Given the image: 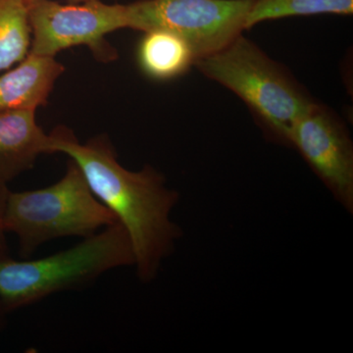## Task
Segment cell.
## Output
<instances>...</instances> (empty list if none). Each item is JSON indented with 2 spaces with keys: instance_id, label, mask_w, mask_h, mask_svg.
Returning <instances> with one entry per match:
<instances>
[{
  "instance_id": "1",
  "label": "cell",
  "mask_w": 353,
  "mask_h": 353,
  "mask_svg": "<svg viewBox=\"0 0 353 353\" xmlns=\"http://www.w3.org/2000/svg\"><path fill=\"white\" fill-rule=\"evenodd\" d=\"M50 138V154L63 153L73 160L95 197L126 230L139 280L153 282L183 236L181 227L172 220L180 201L179 192L150 165L139 171L122 166L104 134L80 143L73 131L58 127Z\"/></svg>"
},
{
  "instance_id": "2",
  "label": "cell",
  "mask_w": 353,
  "mask_h": 353,
  "mask_svg": "<svg viewBox=\"0 0 353 353\" xmlns=\"http://www.w3.org/2000/svg\"><path fill=\"white\" fill-rule=\"evenodd\" d=\"M194 67L245 102L264 134L280 145L289 146L294 123L318 102L284 65L243 34Z\"/></svg>"
},
{
  "instance_id": "3",
  "label": "cell",
  "mask_w": 353,
  "mask_h": 353,
  "mask_svg": "<svg viewBox=\"0 0 353 353\" xmlns=\"http://www.w3.org/2000/svg\"><path fill=\"white\" fill-rule=\"evenodd\" d=\"M134 263L131 240L116 222L50 256L0 257V303L10 313L55 294L82 290L108 272Z\"/></svg>"
},
{
  "instance_id": "4",
  "label": "cell",
  "mask_w": 353,
  "mask_h": 353,
  "mask_svg": "<svg viewBox=\"0 0 353 353\" xmlns=\"http://www.w3.org/2000/svg\"><path fill=\"white\" fill-rule=\"evenodd\" d=\"M116 222L72 159L63 176L50 187L9 190L2 217L4 231L15 234L23 257H29L48 241L67 236L88 238Z\"/></svg>"
},
{
  "instance_id": "5",
  "label": "cell",
  "mask_w": 353,
  "mask_h": 353,
  "mask_svg": "<svg viewBox=\"0 0 353 353\" xmlns=\"http://www.w3.org/2000/svg\"><path fill=\"white\" fill-rule=\"evenodd\" d=\"M253 1L137 0L125 4L127 29L173 32L190 44L199 60L222 50L245 31Z\"/></svg>"
},
{
  "instance_id": "6",
  "label": "cell",
  "mask_w": 353,
  "mask_h": 353,
  "mask_svg": "<svg viewBox=\"0 0 353 353\" xmlns=\"http://www.w3.org/2000/svg\"><path fill=\"white\" fill-rule=\"evenodd\" d=\"M27 6L31 27L29 52L32 54L55 57L61 51L83 46L102 63L117 59V50L106 37L127 29L125 4L104 3L101 0L66 4L34 0L27 2Z\"/></svg>"
},
{
  "instance_id": "7",
  "label": "cell",
  "mask_w": 353,
  "mask_h": 353,
  "mask_svg": "<svg viewBox=\"0 0 353 353\" xmlns=\"http://www.w3.org/2000/svg\"><path fill=\"white\" fill-rule=\"evenodd\" d=\"M289 146L301 153L334 199L352 213L353 145L341 118L317 102L294 123Z\"/></svg>"
},
{
  "instance_id": "8",
  "label": "cell",
  "mask_w": 353,
  "mask_h": 353,
  "mask_svg": "<svg viewBox=\"0 0 353 353\" xmlns=\"http://www.w3.org/2000/svg\"><path fill=\"white\" fill-rule=\"evenodd\" d=\"M64 65L55 57L29 52L27 57L0 74V112L34 110L48 104Z\"/></svg>"
},
{
  "instance_id": "9",
  "label": "cell",
  "mask_w": 353,
  "mask_h": 353,
  "mask_svg": "<svg viewBox=\"0 0 353 353\" xmlns=\"http://www.w3.org/2000/svg\"><path fill=\"white\" fill-rule=\"evenodd\" d=\"M50 134L39 126L34 110L0 112V183L7 185L50 154Z\"/></svg>"
},
{
  "instance_id": "10",
  "label": "cell",
  "mask_w": 353,
  "mask_h": 353,
  "mask_svg": "<svg viewBox=\"0 0 353 353\" xmlns=\"http://www.w3.org/2000/svg\"><path fill=\"white\" fill-rule=\"evenodd\" d=\"M143 32L137 46V63L150 80L168 82L194 67L196 55L185 39L163 30Z\"/></svg>"
},
{
  "instance_id": "11",
  "label": "cell",
  "mask_w": 353,
  "mask_h": 353,
  "mask_svg": "<svg viewBox=\"0 0 353 353\" xmlns=\"http://www.w3.org/2000/svg\"><path fill=\"white\" fill-rule=\"evenodd\" d=\"M31 48L25 0H0V74L22 61Z\"/></svg>"
},
{
  "instance_id": "12",
  "label": "cell",
  "mask_w": 353,
  "mask_h": 353,
  "mask_svg": "<svg viewBox=\"0 0 353 353\" xmlns=\"http://www.w3.org/2000/svg\"><path fill=\"white\" fill-rule=\"evenodd\" d=\"M353 0H254L245 22V31L265 21L299 16L352 15Z\"/></svg>"
},
{
  "instance_id": "13",
  "label": "cell",
  "mask_w": 353,
  "mask_h": 353,
  "mask_svg": "<svg viewBox=\"0 0 353 353\" xmlns=\"http://www.w3.org/2000/svg\"><path fill=\"white\" fill-rule=\"evenodd\" d=\"M8 192L7 185L0 183V257L9 256V246L6 241V233L4 231L3 225H2V217H3Z\"/></svg>"
},
{
  "instance_id": "14",
  "label": "cell",
  "mask_w": 353,
  "mask_h": 353,
  "mask_svg": "<svg viewBox=\"0 0 353 353\" xmlns=\"http://www.w3.org/2000/svg\"><path fill=\"white\" fill-rule=\"evenodd\" d=\"M7 314H8V313L6 312V309H4L3 306L0 303V332H1L2 329L6 326Z\"/></svg>"
},
{
  "instance_id": "15",
  "label": "cell",
  "mask_w": 353,
  "mask_h": 353,
  "mask_svg": "<svg viewBox=\"0 0 353 353\" xmlns=\"http://www.w3.org/2000/svg\"><path fill=\"white\" fill-rule=\"evenodd\" d=\"M25 1H34V0H25ZM87 1H92V0H68V2H71V3H81V2H87Z\"/></svg>"
}]
</instances>
